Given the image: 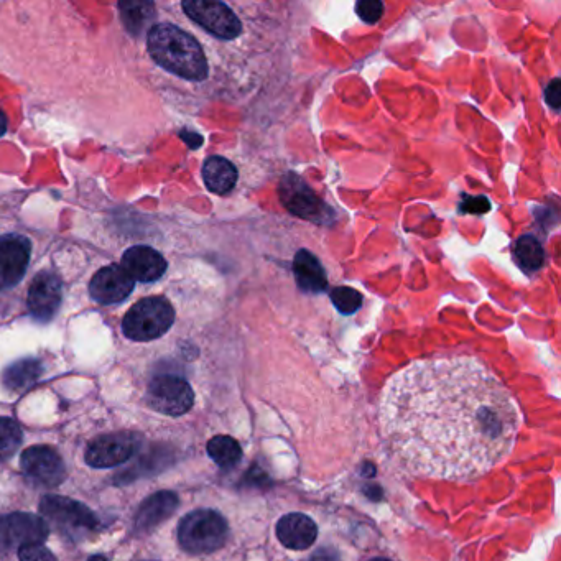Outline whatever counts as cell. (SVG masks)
Segmentation results:
<instances>
[{
  "label": "cell",
  "mask_w": 561,
  "mask_h": 561,
  "mask_svg": "<svg viewBox=\"0 0 561 561\" xmlns=\"http://www.w3.org/2000/svg\"><path fill=\"white\" fill-rule=\"evenodd\" d=\"M379 423L408 473L473 481L514 450L522 415L499 377L476 357H436L397 372L382 392Z\"/></svg>",
  "instance_id": "1"
},
{
  "label": "cell",
  "mask_w": 561,
  "mask_h": 561,
  "mask_svg": "<svg viewBox=\"0 0 561 561\" xmlns=\"http://www.w3.org/2000/svg\"><path fill=\"white\" fill-rule=\"evenodd\" d=\"M150 55L158 65L180 78L203 81L208 76V61L195 38L172 24L150 28L147 38Z\"/></svg>",
  "instance_id": "2"
},
{
  "label": "cell",
  "mask_w": 561,
  "mask_h": 561,
  "mask_svg": "<svg viewBox=\"0 0 561 561\" xmlns=\"http://www.w3.org/2000/svg\"><path fill=\"white\" fill-rule=\"evenodd\" d=\"M228 534V522L216 510H193L178 525V542L190 555L216 552L226 543Z\"/></svg>",
  "instance_id": "3"
},
{
  "label": "cell",
  "mask_w": 561,
  "mask_h": 561,
  "mask_svg": "<svg viewBox=\"0 0 561 561\" xmlns=\"http://www.w3.org/2000/svg\"><path fill=\"white\" fill-rule=\"evenodd\" d=\"M175 310L167 298L150 297L135 303L122 320V330L134 341H152L172 328Z\"/></svg>",
  "instance_id": "4"
},
{
  "label": "cell",
  "mask_w": 561,
  "mask_h": 561,
  "mask_svg": "<svg viewBox=\"0 0 561 561\" xmlns=\"http://www.w3.org/2000/svg\"><path fill=\"white\" fill-rule=\"evenodd\" d=\"M40 512L50 520L58 532L68 537H83L93 534L99 527V520L93 510L70 497L45 496L40 501Z\"/></svg>",
  "instance_id": "5"
},
{
  "label": "cell",
  "mask_w": 561,
  "mask_h": 561,
  "mask_svg": "<svg viewBox=\"0 0 561 561\" xmlns=\"http://www.w3.org/2000/svg\"><path fill=\"white\" fill-rule=\"evenodd\" d=\"M195 402L191 385L177 376H158L147 389V405L168 417H180L190 412Z\"/></svg>",
  "instance_id": "6"
},
{
  "label": "cell",
  "mask_w": 561,
  "mask_h": 561,
  "mask_svg": "<svg viewBox=\"0 0 561 561\" xmlns=\"http://www.w3.org/2000/svg\"><path fill=\"white\" fill-rule=\"evenodd\" d=\"M183 10L193 22L213 33L214 37L234 40L241 35V20L237 19V15L223 2L188 0L183 2Z\"/></svg>",
  "instance_id": "7"
},
{
  "label": "cell",
  "mask_w": 561,
  "mask_h": 561,
  "mask_svg": "<svg viewBox=\"0 0 561 561\" xmlns=\"http://www.w3.org/2000/svg\"><path fill=\"white\" fill-rule=\"evenodd\" d=\"M142 438L137 433L117 432L98 436L86 450V463L93 468H116L139 451Z\"/></svg>",
  "instance_id": "8"
},
{
  "label": "cell",
  "mask_w": 561,
  "mask_h": 561,
  "mask_svg": "<svg viewBox=\"0 0 561 561\" xmlns=\"http://www.w3.org/2000/svg\"><path fill=\"white\" fill-rule=\"evenodd\" d=\"M20 468L30 483L47 489L60 486L66 479L65 461L50 446H32L25 450Z\"/></svg>",
  "instance_id": "9"
},
{
  "label": "cell",
  "mask_w": 561,
  "mask_h": 561,
  "mask_svg": "<svg viewBox=\"0 0 561 561\" xmlns=\"http://www.w3.org/2000/svg\"><path fill=\"white\" fill-rule=\"evenodd\" d=\"M50 534L47 522L38 515L17 514L0 517V552H9L12 548L25 547L32 543H43Z\"/></svg>",
  "instance_id": "10"
},
{
  "label": "cell",
  "mask_w": 561,
  "mask_h": 561,
  "mask_svg": "<svg viewBox=\"0 0 561 561\" xmlns=\"http://www.w3.org/2000/svg\"><path fill=\"white\" fill-rule=\"evenodd\" d=\"M30 260V241L19 234L0 237V290L12 288L24 279Z\"/></svg>",
  "instance_id": "11"
},
{
  "label": "cell",
  "mask_w": 561,
  "mask_h": 561,
  "mask_svg": "<svg viewBox=\"0 0 561 561\" xmlns=\"http://www.w3.org/2000/svg\"><path fill=\"white\" fill-rule=\"evenodd\" d=\"M89 290L96 302L114 305L129 297L134 290V280L122 265H107L94 275Z\"/></svg>",
  "instance_id": "12"
},
{
  "label": "cell",
  "mask_w": 561,
  "mask_h": 561,
  "mask_svg": "<svg viewBox=\"0 0 561 561\" xmlns=\"http://www.w3.org/2000/svg\"><path fill=\"white\" fill-rule=\"evenodd\" d=\"M61 282L55 274L42 272L32 280L28 290V310L37 320L50 321L60 310Z\"/></svg>",
  "instance_id": "13"
},
{
  "label": "cell",
  "mask_w": 561,
  "mask_h": 561,
  "mask_svg": "<svg viewBox=\"0 0 561 561\" xmlns=\"http://www.w3.org/2000/svg\"><path fill=\"white\" fill-rule=\"evenodd\" d=\"M178 496L172 491L155 492L147 497L134 517V527L139 534H149L165 520L170 519L178 507Z\"/></svg>",
  "instance_id": "14"
},
{
  "label": "cell",
  "mask_w": 561,
  "mask_h": 561,
  "mask_svg": "<svg viewBox=\"0 0 561 561\" xmlns=\"http://www.w3.org/2000/svg\"><path fill=\"white\" fill-rule=\"evenodd\" d=\"M122 267L134 282H155L165 274L167 260L152 247L135 246L122 257Z\"/></svg>",
  "instance_id": "15"
},
{
  "label": "cell",
  "mask_w": 561,
  "mask_h": 561,
  "mask_svg": "<svg viewBox=\"0 0 561 561\" xmlns=\"http://www.w3.org/2000/svg\"><path fill=\"white\" fill-rule=\"evenodd\" d=\"M280 195L282 201L293 214H298L302 218L316 219V216L323 214L325 204L318 200V196L295 175H288L283 178L280 185Z\"/></svg>",
  "instance_id": "16"
},
{
  "label": "cell",
  "mask_w": 561,
  "mask_h": 561,
  "mask_svg": "<svg viewBox=\"0 0 561 561\" xmlns=\"http://www.w3.org/2000/svg\"><path fill=\"white\" fill-rule=\"evenodd\" d=\"M277 537L283 547L290 550H306L315 543L318 537V527L315 520L310 519L308 515L293 514L283 515L277 524Z\"/></svg>",
  "instance_id": "17"
},
{
  "label": "cell",
  "mask_w": 561,
  "mask_h": 561,
  "mask_svg": "<svg viewBox=\"0 0 561 561\" xmlns=\"http://www.w3.org/2000/svg\"><path fill=\"white\" fill-rule=\"evenodd\" d=\"M293 274H295L298 287L302 288L303 292L320 293L328 285L326 272L323 265L320 264V260L306 249L298 251L295 255Z\"/></svg>",
  "instance_id": "18"
},
{
  "label": "cell",
  "mask_w": 561,
  "mask_h": 561,
  "mask_svg": "<svg viewBox=\"0 0 561 561\" xmlns=\"http://www.w3.org/2000/svg\"><path fill=\"white\" fill-rule=\"evenodd\" d=\"M203 180L209 191H213L216 195H226L236 186L237 168L229 162L228 158H208L203 167Z\"/></svg>",
  "instance_id": "19"
},
{
  "label": "cell",
  "mask_w": 561,
  "mask_h": 561,
  "mask_svg": "<svg viewBox=\"0 0 561 561\" xmlns=\"http://www.w3.org/2000/svg\"><path fill=\"white\" fill-rule=\"evenodd\" d=\"M43 367L37 359L14 362L2 374V382L10 390H27L42 376Z\"/></svg>",
  "instance_id": "20"
},
{
  "label": "cell",
  "mask_w": 561,
  "mask_h": 561,
  "mask_svg": "<svg viewBox=\"0 0 561 561\" xmlns=\"http://www.w3.org/2000/svg\"><path fill=\"white\" fill-rule=\"evenodd\" d=\"M208 455L221 468H232L241 461L242 448L231 436H214L208 443Z\"/></svg>",
  "instance_id": "21"
},
{
  "label": "cell",
  "mask_w": 561,
  "mask_h": 561,
  "mask_svg": "<svg viewBox=\"0 0 561 561\" xmlns=\"http://www.w3.org/2000/svg\"><path fill=\"white\" fill-rule=\"evenodd\" d=\"M514 255L522 269L535 272L545 262V252L540 242L532 236L520 237L514 247Z\"/></svg>",
  "instance_id": "22"
},
{
  "label": "cell",
  "mask_w": 561,
  "mask_h": 561,
  "mask_svg": "<svg viewBox=\"0 0 561 561\" xmlns=\"http://www.w3.org/2000/svg\"><path fill=\"white\" fill-rule=\"evenodd\" d=\"M119 9L122 12V22L132 33L142 32L145 25L149 24L150 20L153 19L152 4H144V2L127 4V2H124V4H119Z\"/></svg>",
  "instance_id": "23"
},
{
  "label": "cell",
  "mask_w": 561,
  "mask_h": 561,
  "mask_svg": "<svg viewBox=\"0 0 561 561\" xmlns=\"http://www.w3.org/2000/svg\"><path fill=\"white\" fill-rule=\"evenodd\" d=\"M24 435L12 418H0V459H9L22 445Z\"/></svg>",
  "instance_id": "24"
},
{
  "label": "cell",
  "mask_w": 561,
  "mask_h": 561,
  "mask_svg": "<svg viewBox=\"0 0 561 561\" xmlns=\"http://www.w3.org/2000/svg\"><path fill=\"white\" fill-rule=\"evenodd\" d=\"M331 302L343 315H353L362 306V295L356 288L339 287L331 292Z\"/></svg>",
  "instance_id": "25"
},
{
  "label": "cell",
  "mask_w": 561,
  "mask_h": 561,
  "mask_svg": "<svg viewBox=\"0 0 561 561\" xmlns=\"http://www.w3.org/2000/svg\"><path fill=\"white\" fill-rule=\"evenodd\" d=\"M356 14L366 24H377L384 15V4L379 0H361L356 4Z\"/></svg>",
  "instance_id": "26"
},
{
  "label": "cell",
  "mask_w": 561,
  "mask_h": 561,
  "mask_svg": "<svg viewBox=\"0 0 561 561\" xmlns=\"http://www.w3.org/2000/svg\"><path fill=\"white\" fill-rule=\"evenodd\" d=\"M20 561H58L55 555L43 547L42 543H32L19 548Z\"/></svg>",
  "instance_id": "27"
},
{
  "label": "cell",
  "mask_w": 561,
  "mask_h": 561,
  "mask_svg": "<svg viewBox=\"0 0 561 561\" xmlns=\"http://www.w3.org/2000/svg\"><path fill=\"white\" fill-rule=\"evenodd\" d=\"M459 209H461V213L483 214L491 209V203H489L484 196H478V198H464Z\"/></svg>",
  "instance_id": "28"
},
{
  "label": "cell",
  "mask_w": 561,
  "mask_h": 561,
  "mask_svg": "<svg viewBox=\"0 0 561 561\" xmlns=\"http://www.w3.org/2000/svg\"><path fill=\"white\" fill-rule=\"evenodd\" d=\"M547 102L553 109L560 107V79H553L552 83L548 84Z\"/></svg>",
  "instance_id": "29"
},
{
  "label": "cell",
  "mask_w": 561,
  "mask_h": 561,
  "mask_svg": "<svg viewBox=\"0 0 561 561\" xmlns=\"http://www.w3.org/2000/svg\"><path fill=\"white\" fill-rule=\"evenodd\" d=\"M5 130H7V119H5L4 114L0 112V137L5 134Z\"/></svg>",
  "instance_id": "30"
},
{
  "label": "cell",
  "mask_w": 561,
  "mask_h": 561,
  "mask_svg": "<svg viewBox=\"0 0 561 561\" xmlns=\"http://www.w3.org/2000/svg\"><path fill=\"white\" fill-rule=\"evenodd\" d=\"M88 561H107V558L102 557V555H96V557L89 558Z\"/></svg>",
  "instance_id": "31"
},
{
  "label": "cell",
  "mask_w": 561,
  "mask_h": 561,
  "mask_svg": "<svg viewBox=\"0 0 561 561\" xmlns=\"http://www.w3.org/2000/svg\"><path fill=\"white\" fill-rule=\"evenodd\" d=\"M369 561H390V560H387V558H374V560H369Z\"/></svg>",
  "instance_id": "32"
}]
</instances>
